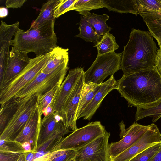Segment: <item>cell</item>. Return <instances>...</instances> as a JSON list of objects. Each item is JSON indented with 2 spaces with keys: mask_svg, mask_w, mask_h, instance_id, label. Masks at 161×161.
Listing matches in <instances>:
<instances>
[{
  "mask_svg": "<svg viewBox=\"0 0 161 161\" xmlns=\"http://www.w3.org/2000/svg\"><path fill=\"white\" fill-rule=\"evenodd\" d=\"M116 89L129 107L149 103L161 98V76L155 67L123 75L117 81Z\"/></svg>",
  "mask_w": 161,
  "mask_h": 161,
  "instance_id": "cell-1",
  "label": "cell"
},
{
  "mask_svg": "<svg viewBox=\"0 0 161 161\" xmlns=\"http://www.w3.org/2000/svg\"><path fill=\"white\" fill-rule=\"evenodd\" d=\"M149 31L133 28L122 53L121 69L123 75L155 67L158 49Z\"/></svg>",
  "mask_w": 161,
  "mask_h": 161,
  "instance_id": "cell-2",
  "label": "cell"
},
{
  "mask_svg": "<svg viewBox=\"0 0 161 161\" xmlns=\"http://www.w3.org/2000/svg\"><path fill=\"white\" fill-rule=\"evenodd\" d=\"M55 21V19L47 21L26 31L19 28L11 41V45L20 51L33 52L36 56L49 53L57 46Z\"/></svg>",
  "mask_w": 161,
  "mask_h": 161,
  "instance_id": "cell-3",
  "label": "cell"
},
{
  "mask_svg": "<svg viewBox=\"0 0 161 161\" xmlns=\"http://www.w3.org/2000/svg\"><path fill=\"white\" fill-rule=\"evenodd\" d=\"M49 55L50 52L31 58L21 72L0 89L1 105L12 99L36 78L46 65Z\"/></svg>",
  "mask_w": 161,
  "mask_h": 161,
  "instance_id": "cell-4",
  "label": "cell"
},
{
  "mask_svg": "<svg viewBox=\"0 0 161 161\" xmlns=\"http://www.w3.org/2000/svg\"><path fill=\"white\" fill-rule=\"evenodd\" d=\"M68 61L63 63L50 73L45 74L41 71L12 99H26L35 95L41 97L57 85H61L69 68Z\"/></svg>",
  "mask_w": 161,
  "mask_h": 161,
  "instance_id": "cell-5",
  "label": "cell"
},
{
  "mask_svg": "<svg viewBox=\"0 0 161 161\" xmlns=\"http://www.w3.org/2000/svg\"><path fill=\"white\" fill-rule=\"evenodd\" d=\"M106 131L100 121L89 123L73 131L66 137H63L51 153L67 150L77 151L104 135Z\"/></svg>",
  "mask_w": 161,
  "mask_h": 161,
  "instance_id": "cell-6",
  "label": "cell"
},
{
  "mask_svg": "<svg viewBox=\"0 0 161 161\" xmlns=\"http://www.w3.org/2000/svg\"><path fill=\"white\" fill-rule=\"evenodd\" d=\"M122 53L115 52L97 55L91 66L84 73L85 84L100 85L109 75L121 69Z\"/></svg>",
  "mask_w": 161,
  "mask_h": 161,
  "instance_id": "cell-7",
  "label": "cell"
},
{
  "mask_svg": "<svg viewBox=\"0 0 161 161\" xmlns=\"http://www.w3.org/2000/svg\"><path fill=\"white\" fill-rule=\"evenodd\" d=\"M38 98V96L35 95L28 99H16L19 100L18 105L0 134V140L9 139L14 140L24 129L37 106Z\"/></svg>",
  "mask_w": 161,
  "mask_h": 161,
  "instance_id": "cell-8",
  "label": "cell"
},
{
  "mask_svg": "<svg viewBox=\"0 0 161 161\" xmlns=\"http://www.w3.org/2000/svg\"><path fill=\"white\" fill-rule=\"evenodd\" d=\"M152 125V124L148 125H143L134 122L129 128L125 129L123 122H121L120 124V126L122 138L117 142L109 144L110 161L138 141Z\"/></svg>",
  "mask_w": 161,
  "mask_h": 161,
  "instance_id": "cell-9",
  "label": "cell"
},
{
  "mask_svg": "<svg viewBox=\"0 0 161 161\" xmlns=\"http://www.w3.org/2000/svg\"><path fill=\"white\" fill-rule=\"evenodd\" d=\"M110 135L106 131L104 135L76 151L75 161H110L108 141Z\"/></svg>",
  "mask_w": 161,
  "mask_h": 161,
  "instance_id": "cell-10",
  "label": "cell"
},
{
  "mask_svg": "<svg viewBox=\"0 0 161 161\" xmlns=\"http://www.w3.org/2000/svg\"><path fill=\"white\" fill-rule=\"evenodd\" d=\"M83 68H76L70 70L57 91L51 103L43 114L51 112L60 114L63 107L84 72Z\"/></svg>",
  "mask_w": 161,
  "mask_h": 161,
  "instance_id": "cell-11",
  "label": "cell"
},
{
  "mask_svg": "<svg viewBox=\"0 0 161 161\" xmlns=\"http://www.w3.org/2000/svg\"><path fill=\"white\" fill-rule=\"evenodd\" d=\"M84 72L76 85L65 103L59 115L65 126L73 131L77 129V112L84 84Z\"/></svg>",
  "mask_w": 161,
  "mask_h": 161,
  "instance_id": "cell-12",
  "label": "cell"
},
{
  "mask_svg": "<svg viewBox=\"0 0 161 161\" xmlns=\"http://www.w3.org/2000/svg\"><path fill=\"white\" fill-rule=\"evenodd\" d=\"M161 142V133L154 124L136 142L110 161H130L147 148Z\"/></svg>",
  "mask_w": 161,
  "mask_h": 161,
  "instance_id": "cell-13",
  "label": "cell"
},
{
  "mask_svg": "<svg viewBox=\"0 0 161 161\" xmlns=\"http://www.w3.org/2000/svg\"><path fill=\"white\" fill-rule=\"evenodd\" d=\"M7 58L2 78L0 80V89L18 75L30 62L28 53L11 47Z\"/></svg>",
  "mask_w": 161,
  "mask_h": 161,
  "instance_id": "cell-14",
  "label": "cell"
},
{
  "mask_svg": "<svg viewBox=\"0 0 161 161\" xmlns=\"http://www.w3.org/2000/svg\"><path fill=\"white\" fill-rule=\"evenodd\" d=\"M71 132L65 126L58 113H49L42 119L36 150L54 134L59 133L67 134Z\"/></svg>",
  "mask_w": 161,
  "mask_h": 161,
  "instance_id": "cell-15",
  "label": "cell"
},
{
  "mask_svg": "<svg viewBox=\"0 0 161 161\" xmlns=\"http://www.w3.org/2000/svg\"><path fill=\"white\" fill-rule=\"evenodd\" d=\"M41 115L37 105L24 129L14 140L22 144L26 142L30 143L31 152L34 153L36 150L37 142L42 120Z\"/></svg>",
  "mask_w": 161,
  "mask_h": 161,
  "instance_id": "cell-16",
  "label": "cell"
},
{
  "mask_svg": "<svg viewBox=\"0 0 161 161\" xmlns=\"http://www.w3.org/2000/svg\"><path fill=\"white\" fill-rule=\"evenodd\" d=\"M19 22L17 21L8 25L1 21L0 26V80L3 77L9 48L13 36L19 28Z\"/></svg>",
  "mask_w": 161,
  "mask_h": 161,
  "instance_id": "cell-17",
  "label": "cell"
},
{
  "mask_svg": "<svg viewBox=\"0 0 161 161\" xmlns=\"http://www.w3.org/2000/svg\"><path fill=\"white\" fill-rule=\"evenodd\" d=\"M116 84L117 81L113 75L103 82L98 91L82 112L79 119L83 117V119L90 120L106 96L111 91L116 89Z\"/></svg>",
  "mask_w": 161,
  "mask_h": 161,
  "instance_id": "cell-18",
  "label": "cell"
},
{
  "mask_svg": "<svg viewBox=\"0 0 161 161\" xmlns=\"http://www.w3.org/2000/svg\"><path fill=\"white\" fill-rule=\"evenodd\" d=\"M139 14L142 18L152 36L157 41L159 48H161V12L139 10Z\"/></svg>",
  "mask_w": 161,
  "mask_h": 161,
  "instance_id": "cell-19",
  "label": "cell"
},
{
  "mask_svg": "<svg viewBox=\"0 0 161 161\" xmlns=\"http://www.w3.org/2000/svg\"><path fill=\"white\" fill-rule=\"evenodd\" d=\"M104 7L109 11L139 14L137 0H103Z\"/></svg>",
  "mask_w": 161,
  "mask_h": 161,
  "instance_id": "cell-20",
  "label": "cell"
},
{
  "mask_svg": "<svg viewBox=\"0 0 161 161\" xmlns=\"http://www.w3.org/2000/svg\"><path fill=\"white\" fill-rule=\"evenodd\" d=\"M68 50L58 46L55 47L50 52L47 62L41 72L45 74L50 73L63 63L69 61Z\"/></svg>",
  "mask_w": 161,
  "mask_h": 161,
  "instance_id": "cell-21",
  "label": "cell"
},
{
  "mask_svg": "<svg viewBox=\"0 0 161 161\" xmlns=\"http://www.w3.org/2000/svg\"><path fill=\"white\" fill-rule=\"evenodd\" d=\"M135 119L138 121L146 117L153 118L155 122L161 117V98L152 103L136 107Z\"/></svg>",
  "mask_w": 161,
  "mask_h": 161,
  "instance_id": "cell-22",
  "label": "cell"
},
{
  "mask_svg": "<svg viewBox=\"0 0 161 161\" xmlns=\"http://www.w3.org/2000/svg\"><path fill=\"white\" fill-rule=\"evenodd\" d=\"M82 16L91 25L97 35L101 38L105 34L109 33L112 29L106 24L109 18V16L106 14L98 15L88 12Z\"/></svg>",
  "mask_w": 161,
  "mask_h": 161,
  "instance_id": "cell-23",
  "label": "cell"
},
{
  "mask_svg": "<svg viewBox=\"0 0 161 161\" xmlns=\"http://www.w3.org/2000/svg\"><path fill=\"white\" fill-rule=\"evenodd\" d=\"M60 0H50L44 3L42 7L39 15L32 22L29 29L38 26L47 21L55 19L54 16V9Z\"/></svg>",
  "mask_w": 161,
  "mask_h": 161,
  "instance_id": "cell-24",
  "label": "cell"
},
{
  "mask_svg": "<svg viewBox=\"0 0 161 161\" xmlns=\"http://www.w3.org/2000/svg\"><path fill=\"white\" fill-rule=\"evenodd\" d=\"M101 84H85L82 92L77 112V120L84 109L90 102L100 87Z\"/></svg>",
  "mask_w": 161,
  "mask_h": 161,
  "instance_id": "cell-25",
  "label": "cell"
},
{
  "mask_svg": "<svg viewBox=\"0 0 161 161\" xmlns=\"http://www.w3.org/2000/svg\"><path fill=\"white\" fill-rule=\"evenodd\" d=\"M79 25V33L75 37L81 38L86 42H92L96 45L102 37L97 35L93 27L82 15L80 16Z\"/></svg>",
  "mask_w": 161,
  "mask_h": 161,
  "instance_id": "cell-26",
  "label": "cell"
},
{
  "mask_svg": "<svg viewBox=\"0 0 161 161\" xmlns=\"http://www.w3.org/2000/svg\"><path fill=\"white\" fill-rule=\"evenodd\" d=\"M94 47H97V55H99L115 52L119 47L116 42L115 37L109 33L103 35Z\"/></svg>",
  "mask_w": 161,
  "mask_h": 161,
  "instance_id": "cell-27",
  "label": "cell"
},
{
  "mask_svg": "<svg viewBox=\"0 0 161 161\" xmlns=\"http://www.w3.org/2000/svg\"><path fill=\"white\" fill-rule=\"evenodd\" d=\"M104 7L103 0H77L69 11L75 10L83 15L92 10Z\"/></svg>",
  "mask_w": 161,
  "mask_h": 161,
  "instance_id": "cell-28",
  "label": "cell"
},
{
  "mask_svg": "<svg viewBox=\"0 0 161 161\" xmlns=\"http://www.w3.org/2000/svg\"><path fill=\"white\" fill-rule=\"evenodd\" d=\"M19 100L12 99L1 105L0 111V134H1L15 110Z\"/></svg>",
  "mask_w": 161,
  "mask_h": 161,
  "instance_id": "cell-29",
  "label": "cell"
},
{
  "mask_svg": "<svg viewBox=\"0 0 161 161\" xmlns=\"http://www.w3.org/2000/svg\"><path fill=\"white\" fill-rule=\"evenodd\" d=\"M161 152V142L143 151L130 161H152L156 155Z\"/></svg>",
  "mask_w": 161,
  "mask_h": 161,
  "instance_id": "cell-30",
  "label": "cell"
},
{
  "mask_svg": "<svg viewBox=\"0 0 161 161\" xmlns=\"http://www.w3.org/2000/svg\"><path fill=\"white\" fill-rule=\"evenodd\" d=\"M65 134H66L64 133H59L53 136L36 151L35 157L38 153H40L43 155L46 153H51L63 136Z\"/></svg>",
  "mask_w": 161,
  "mask_h": 161,
  "instance_id": "cell-31",
  "label": "cell"
},
{
  "mask_svg": "<svg viewBox=\"0 0 161 161\" xmlns=\"http://www.w3.org/2000/svg\"><path fill=\"white\" fill-rule=\"evenodd\" d=\"M0 151L21 153L29 152L25 150L21 143L9 139L0 140Z\"/></svg>",
  "mask_w": 161,
  "mask_h": 161,
  "instance_id": "cell-32",
  "label": "cell"
},
{
  "mask_svg": "<svg viewBox=\"0 0 161 161\" xmlns=\"http://www.w3.org/2000/svg\"><path fill=\"white\" fill-rule=\"evenodd\" d=\"M60 85H58L44 95L38 96V106L42 115L51 103Z\"/></svg>",
  "mask_w": 161,
  "mask_h": 161,
  "instance_id": "cell-33",
  "label": "cell"
},
{
  "mask_svg": "<svg viewBox=\"0 0 161 161\" xmlns=\"http://www.w3.org/2000/svg\"><path fill=\"white\" fill-rule=\"evenodd\" d=\"M77 0H60L54 9V16L58 18L64 13L69 11L70 7Z\"/></svg>",
  "mask_w": 161,
  "mask_h": 161,
  "instance_id": "cell-34",
  "label": "cell"
},
{
  "mask_svg": "<svg viewBox=\"0 0 161 161\" xmlns=\"http://www.w3.org/2000/svg\"><path fill=\"white\" fill-rule=\"evenodd\" d=\"M76 151L67 150L60 151L59 153L51 161H70L75 158Z\"/></svg>",
  "mask_w": 161,
  "mask_h": 161,
  "instance_id": "cell-35",
  "label": "cell"
},
{
  "mask_svg": "<svg viewBox=\"0 0 161 161\" xmlns=\"http://www.w3.org/2000/svg\"><path fill=\"white\" fill-rule=\"evenodd\" d=\"M22 154L18 153L0 151V161H17Z\"/></svg>",
  "mask_w": 161,
  "mask_h": 161,
  "instance_id": "cell-36",
  "label": "cell"
},
{
  "mask_svg": "<svg viewBox=\"0 0 161 161\" xmlns=\"http://www.w3.org/2000/svg\"><path fill=\"white\" fill-rule=\"evenodd\" d=\"M60 151L46 153L31 161H51L60 153Z\"/></svg>",
  "mask_w": 161,
  "mask_h": 161,
  "instance_id": "cell-37",
  "label": "cell"
},
{
  "mask_svg": "<svg viewBox=\"0 0 161 161\" xmlns=\"http://www.w3.org/2000/svg\"><path fill=\"white\" fill-rule=\"evenodd\" d=\"M26 1V0H7L5 4L7 8H20Z\"/></svg>",
  "mask_w": 161,
  "mask_h": 161,
  "instance_id": "cell-38",
  "label": "cell"
},
{
  "mask_svg": "<svg viewBox=\"0 0 161 161\" xmlns=\"http://www.w3.org/2000/svg\"><path fill=\"white\" fill-rule=\"evenodd\" d=\"M155 67L161 76V48L158 49L156 56Z\"/></svg>",
  "mask_w": 161,
  "mask_h": 161,
  "instance_id": "cell-39",
  "label": "cell"
},
{
  "mask_svg": "<svg viewBox=\"0 0 161 161\" xmlns=\"http://www.w3.org/2000/svg\"><path fill=\"white\" fill-rule=\"evenodd\" d=\"M8 14V10L7 8L4 7L0 8V17L3 18L6 17Z\"/></svg>",
  "mask_w": 161,
  "mask_h": 161,
  "instance_id": "cell-40",
  "label": "cell"
},
{
  "mask_svg": "<svg viewBox=\"0 0 161 161\" xmlns=\"http://www.w3.org/2000/svg\"><path fill=\"white\" fill-rule=\"evenodd\" d=\"M29 152H30L22 154L17 161H27V157Z\"/></svg>",
  "mask_w": 161,
  "mask_h": 161,
  "instance_id": "cell-41",
  "label": "cell"
},
{
  "mask_svg": "<svg viewBox=\"0 0 161 161\" xmlns=\"http://www.w3.org/2000/svg\"><path fill=\"white\" fill-rule=\"evenodd\" d=\"M152 161H161V152L156 155Z\"/></svg>",
  "mask_w": 161,
  "mask_h": 161,
  "instance_id": "cell-42",
  "label": "cell"
},
{
  "mask_svg": "<svg viewBox=\"0 0 161 161\" xmlns=\"http://www.w3.org/2000/svg\"><path fill=\"white\" fill-rule=\"evenodd\" d=\"M70 161H75V158H74V159L72 160H71Z\"/></svg>",
  "mask_w": 161,
  "mask_h": 161,
  "instance_id": "cell-43",
  "label": "cell"
}]
</instances>
